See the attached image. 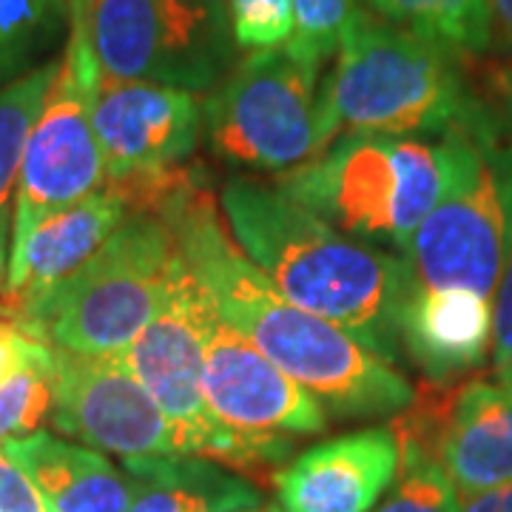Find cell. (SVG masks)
Segmentation results:
<instances>
[{
    "label": "cell",
    "instance_id": "cell-1",
    "mask_svg": "<svg viewBox=\"0 0 512 512\" xmlns=\"http://www.w3.org/2000/svg\"><path fill=\"white\" fill-rule=\"evenodd\" d=\"M157 217L168 222L214 311L302 384L330 419H393L413 404L416 387L399 367L339 325L293 305L239 251L200 165L160 205Z\"/></svg>",
    "mask_w": 512,
    "mask_h": 512
},
{
    "label": "cell",
    "instance_id": "cell-2",
    "mask_svg": "<svg viewBox=\"0 0 512 512\" xmlns=\"http://www.w3.org/2000/svg\"><path fill=\"white\" fill-rule=\"evenodd\" d=\"M220 214L234 245L285 299L339 325L384 362H399V322L416 291L402 254L342 234L279 185L231 180L220 191Z\"/></svg>",
    "mask_w": 512,
    "mask_h": 512
},
{
    "label": "cell",
    "instance_id": "cell-3",
    "mask_svg": "<svg viewBox=\"0 0 512 512\" xmlns=\"http://www.w3.org/2000/svg\"><path fill=\"white\" fill-rule=\"evenodd\" d=\"M444 183L441 134H339L319 157L279 174L274 185L342 234L404 256Z\"/></svg>",
    "mask_w": 512,
    "mask_h": 512
},
{
    "label": "cell",
    "instance_id": "cell-4",
    "mask_svg": "<svg viewBox=\"0 0 512 512\" xmlns=\"http://www.w3.org/2000/svg\"><path fill=\"white\" fill-rule=\"evenodd\" d=\"M339 134L439 137L476 106L470 63L376 12L350 29L328 72Z\"/></svg>",
    "mask_w": 512,
    "mask_h": 512
},
{
    "label": "cell",
    "instance_id": "cell-5",
    "mask_svg": "<svg viewBox=\"0 0 512 512\" xmlns=\"http://www.w3.org/2000/svg\"><path fill=\"white\" fill-rule=\"evenodd\" d=\"M447 183L407 248L419 288H464L493 299L512 259V148L476 106L450 131Z\"/></svg>",
    "mask_w": 512,
    "mask_h": 512
},
{
    "label": "cell",
    "instance_id": "cell-6",
    "mask_svg": "<svg viewBox=\"0 0 512 512\" xmlns=\"http://www.w3.org/2000/svg\"><path fill=\"white\" fill-rule=\"evenodd\" d=\"M322 60L291 40L251 52L202 100V134L222 163L285 174L339 137Z\"/></svg>",
    "mask_w": 512,
    "mask_h": 512
},
{
    "label": "cell",
    "instance_id": "cell-7",
    "mask_svg": "<svg viewBox=\"0 0 512 512\" xmlns=\"http://www.w3.org/2000/svg\"><path fill=\"white\" fill-rule=\"evenodd\" d=\"M180 245L157 214H131L66 282L18 313L20 328L49 348L120 356L160 308Z\"/></svg>",
    "mask_w": 512,
    "mask_h": 512
},
{
    "label": "cell",
    "instance_id": "cell-8",
    "mask_svg": "<svg viewBox=\"0 0 512 512\" xmlns=\"http://www.w3.org/2000/svg\"><path fill=\"white\" fill-rule=\"evenodd\" d=\"M211 302L200 279L177 256L160 308L117 359L146 387L165 419L180 433L188 456H202L242 473L279 470L282 464L256 444L231 433L205 402V319Z\"/></svg>",
    "mask_w": 512,
    "mask_h": 512
},
{
    "label": "cell",
    "instance_id": "cell-9",
    "mask_svg": "<svg viewBox=\"0 0 512 512\" xmlns=\"http://www.w3.org/2000/svg\"><path fill=\"white\" fill-rule=\"evenodd\" d=\"M97 83L100 66L89 35V0H72V26L60 72L46 94L20 165L9 259L46 217L106 185V163L92 123Z\"/></svg>",
    "mask_w": 512,
    "mask_h": 512
},
{
    "label": "cell",
    "instance_id": "cell-10",
    "mask_svg": "<svg viewBox=\"0 0 512 512\" xmlns=\"http://www.w3.org/2000/svg\"><path fill=\"white\" fill-rule=\"evenodd\" d=\"M100 74L214 92L234 69L228 0H89Z\"/></svg>",
    "mask_w": 512,
    "mask_h": 512
},
{
    "label": "cell",
    "instance_id": "cell-11",
    "mask_svg": "<svg viewBox=\"0 0 512 512\" xmlns=\"http://www.w3.org/2000/svg\"><path fill=\"white\" fill-rule=\"evenodd\" d=\"M92 123L106 185L131 214H151L200 146L202 103L183 89L100 74Z\"/></svg>",
    "mask_w": 512,
    "mask_h": 512
},
{
    "label": "cell",
    "instance_id": "cell-12",
    "mask_svg": "<svg viewBox=\"0 0 512 512\" xmlns=\"http://www.w3.org/2000/svg\"><path fill=\"white\" fill-rule=\"evenodd\" d=\"M202 390L211 413L245 441L285 464L293 441L322 436L330 416L311 393L282 373L220 313L205 319Z\"/></svg>",
    "mask_w": 512,
    "mask_h": 512
},
{
    "label": "cell",
    "instance_id": "cell-13",
    "mask_svg": "<svg viewBox=\"0 0 512 512\" xmlns=\"http://www.w3.org/2000/svg\"><path fill=\"white\" fill-rule=\"evenodd\" d=\"M57 433L120 461L185 453L180 433L117 356L52 348Z\"/></svg>",
    "mask_w": 512,
    "mask_h": 512
},
{
    "label": "cell",
    "instance_id": "cell-14",
    "mask_svg": "<svg viewBox=\"0 0 512 512\" xmlns=\"http://www.w3.org/2000/svg\"><path fill=\"white\" fill-rule=\"evenodd\" d=\"M399 473L390 424L313 444L274 473L285 512H373Z\"/></svg>",
    "mask_w": 512,
    "mask_h": 512
},
{
    "label": "cell",
    "instance_id": "cell-15",
    "mask_svg": "<svg viewBox=\"0 0 512 512\" xmlns=\"http://www.w3.org/2000/svg\"><path fill=\"white\" fill-rule=\"evenodd\" d=\"M436 458L461 501L512 484V399L495 376L436 384Z\"/></svg>",
    "mask_w": 512,
    "mask_h": 512
},
{
    "label": "cell",
    "instance_id": "cell-16",
    "mask_svg": "<svg viewBox=\"0 0 512 512\" xmlns=\"http://www.w3.org/2000/svg\"><path fill=\"white\" fill-rule=\"evenodd\" d=\"M128 217V202L109 185H103L92 197L74 202L40 222L26 245L9 259L6 299L0 308L6 319L15 322L26 305L77 274Z\"/></svg>",
    "mask_w": 512,
    "mask_h": 512
},
{
    "label": "cell",
    "instance_id": "cell-17",
    "mask_svg": "<svg viewBox=\"0 0 512 512\" xmlns=\"http://www.w3.org/2000/svg\"><path fill=\"white\" fill-rule=\"evenodd\" d=\"M402 353L424 382L456 384L493 353V299L464 288H419L399 322Z\"/></svg>",
    "mask_w": 512,
    "mask_h": 512
},
{
    "label": "cell",
    "instance_id": "cell-18",
    "mask_svg": "<svg viewBox=\"0 0 512 512\" xmlns=\"http://www.w3.org/2000/svg\"><path fill=\"white\" fill-rule=\"evenodd\" d=\"M3 450L26 470L52 512H128L134 481L92 447L37 430L3 441Z\"/></svg>",
    "mask_w": 512,
    "mask_h": 512
},
{
    "label": "cell",
    "instance_id": "cell-19",
    "mask_svg": "<svg viewBox=\"0 0 512 512\" xmlns=\"http://www.w3.org/2000/svg\"><path fill=\"white\" fill-rule=\"evenodd\" d=\"M134 498L128 512H248L262 504L251 481L202 456H146L123 461Z\"/></svg>",
    "mask_w": 512,
    "mask_h": 512
},
{
    "label": "cell",
    "instance_id": "cell-20",
    "mask_svg": "<svg viewBox=\"0 0 512 512\" xmlns=\"http://www.w3.org/2000/svg\"><path fill=\"white\" fill-rule=\"evenodd\" d=\"M60 72V57L46 60L32 72L20 74L18 80L0 89V308L6 299V276H9V225H12V194H18V177L29 134L35 128L46 94Z\"/></svg>",
    "mask_w": 512,
    "mask_h": 512
},
{
    "label": "cell",
    "instance_id": "cell-21",
    "mask_svg": "<svg viewBox=\"0 0 512 512\" xmlns=\"http://www.w3.org/2000/svg\"><path fill=\"white\" fill-rule=\"evenodd\" d=\"M404 32L424 37L464 63L490 55V0H367Z\"/></svg>",
    "mask_w": 512,
    "mask_h": 512
},
{
    "label": "cell",
    "instance_id": "cell-22",
    "mask_svg": "<svg viewBox=\"0 0 512 512\" xmlns=\"http://www.w3.org/2000/svg\"><path fill=\"white\" fill-rule=\"evenodd\" d=\"M72 26V0H0V89L43 66Z\"/></svg>",
    "mask_w": 512,
    "mask_h": 512
},
{
    "label": "cell",
    "instance_id": "cell-23",
    "mask_svg": "<svg viewBox=\"0 0 512 512\" xmlns=\"http://www.w3.org/2000/svg\"><path fill=\"white\" fill-rule=\"evenodd\" d=\"M399 439V473L373 512H461V495L436 458V447L416 427L390 419Z\"/></svg>",
    "mask_w": 512,
    "mask_h": 512
},
{
    "label": "cell",
    "instance_id": "cell-24",
    "mask_svg": "<svg viewBox=\"0 0 512 512\" xmlns=\"http://www.w3.org/2000/svg\"><path fill=\"white\" fill-rule=\"evenodd\" d=\"M55 359L52 348L35 342L26 362L0 382V444L26 439L52 419Z\"/></svg>",
    "mask_w": 512,
    "mask_h": 512
},
{
    "label": "cell",
    "instance_id": "cell-25",
    "mask_svg": "<svg viewBox=\"0 0 512 512\" xmlns=\"http://www.w3.org/2000/svg\"><path fill=\"white\" fill-rule=\"evenodd\" d=\"M365 12V0H293L291 43L325 63Z\"/></svg>",
    "mask_w": 512,
    "mask_h": 512
},
{
    "label": "cell",
    "instance_id": "cell-26",
    "mask_svg": "<svg viewBox=\"0 0 512 512\" xmlns=\"http://www.w3.org/2000/svg\"><path fill=\"white\" fill-rule=\"evenodd\" d=\"M231 32L242 52H262L293 37V0H228Z\"/></svg>",
    "mask_w": 512,
    "mask_h": 512
},
{
    "label": "cell",
    "instance_id": "cell-27",
    "mask_svg": "<svg viewBox=\"0 0 512 512\" xmlns=\"http://www.w3.org/2000/svg\"><path fill=\"white\" fill-rule=\"evenodd\" d=\"M498 137L512 148V57H493L484 74L473 80Z\"/></svg>",
    "mask_w": 512,
    "mask_h": 512
},
{
    "label": "cell",
    "instance_id": "cell-28",
    "mask_svg": "<svg viewBox=\"0 0 512 512\" xmlns=\"http://www.w3.org/2000/svg\"><path fill=\"white\" fill-rule=\"evenodd\" d=\"M0 512H52L35 481L0 444Z\"/></svg>",
    "mask_w": 512,
    "mask_h": 512
},
{
    "label": "cell",
    "instance_id": "cell-29",
    "mask_svg": "<svg viewBox=\"0 0 512 512\" xmlns=\"http://www.w3.org/2000/svg\"><path fill=\"white\" fill-rule=\"evenodd\" d=\"M493 362L495 367L512 362V259L493 293Z\"/></svg>",
    "mask_w": 512,
    "mask_h": 512
},
{
    "label": "cell",
    "instance_id": "cell-30",
    "mask_svg": "<svg viewBox=\"0 0 512 512\" xmlns=\"http://www.w3.org/2000/svg\"><path fill=\"white\" fill-rule=\"evenodd\" d=\"M35 342L37 339H32L26 330L20 328L18 322L0 319V382L6 376H12L26 362V356L32 353Z\"/></svg>",
    "mask_w": 512,
    "mask_h": 512
},
{
    "label": "cell",
    "instance_id": "cell-31",
    "mask_svg": "<svg viewBox=\"0 0 512 512\" xmlns=\"http://www.w3.org/2000/svg\"><path fill=\"white\" fill-rule=\"evenodd\" d=\"M490 57H512V0H490Z\"/></svg>",
    "mask_w": 512,
    "mask_h": 512
},
{
    "label": "cell",
    "instance_id": "cell-32",
    "mask_svg": "<svg viewBox=\"0 0 512 512\" xmlns=\"http://www.w3.org/2000/svg\"><path fill=\"white\" fill-rule=\"evenodd\" d=\"M461 512H512V484L467 498L461 504Z\"/></svg>",
    "mask_w": 512,
    "mask_h": 512
},
{
    "label": "cell",
    "instance_id": "cell-33",
    "mask_svg": "<svg viewBox=\"0 0 512 512\" xmlns=\"http://www.w3.org/2000/svg\"><path fill=\"white\" fill-rule=\"evenodd\" d=\"M495 382L501 384L504 390H507V396L512 399V362L510 365H501V367H495Z\"/></svg>",
    "mask_w": 512,
    "mask_h": 512
},
{
    "label": "cell",
    "instance_id": "cell-34",
    "mask_svg": "<svg viewBox=\"0 0 512 512\" xmlns=\"http://www.w3.org/2000/svg\"><path fill=\"white\" fill-rule=\"evenodd\" d=\"M265 512H285V510H282V507H268Z\"/></svg>",
    "mask_w": 512,
    "mask_h": 512
},
{
    "label": "cell",
    "instance_id": "cell-35",
    "mask_svg": "<svg viewBox=\"0 0 512 512\" xmlns=\"http://www.w3.org/2000/svg\"><path fill=\"white\" fill-rule=\"evenodd\" d=\"M248 512H256V510H248Z\"/></svg>",
    "mask_w": 512,
    "mask_h": 512
}]
</instances>
